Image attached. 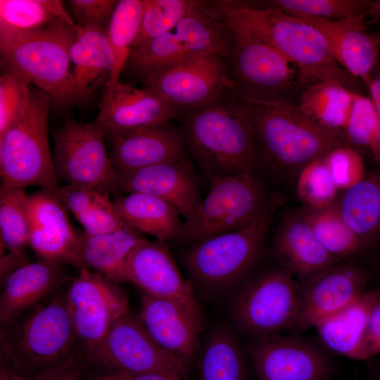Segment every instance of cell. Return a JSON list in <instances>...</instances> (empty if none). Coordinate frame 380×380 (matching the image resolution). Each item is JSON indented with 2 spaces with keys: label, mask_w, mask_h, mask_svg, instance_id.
I'll return each instance as SVG.
<instances>
[{
  "label": "cell",
  "mask_w": 380,
  "mask_h": 380,
  "mask_svg": "<svg viewBox=\"0 0 380 380\" xmlns=\"http://www.w3.org/2000/svg\"><path fill=\"white\" fill-rule=\"evenodd\" d=\"M229 29L231 40L227 58L235 89L289 97L296 84H300L296 67L267 43Z\"/></svg>",
  "instance_id": "cell-14"
},
{
  "label": "cell",
  "mask_w": 380,
  "mask_h": 380,
  "mask_svg": "<svg viewBox=\"0 0 380 380\" xmlns=\"http://www.w3.org/2000/svg\"><path fill=\"white\" fill-rule=\"evenodd\" d=\"M224 23L232 30L272 46L297 68L299 83L307 87L330 81L360 94L359 79L334 59L322 34L291 14L270 8L255 7L245 1H212Z\"/></svg>",
  "instance_id": "cell-2"
},
{
  "label": "cell",
  "mask_w": 380,
  "mask_h": 380,
  "mask_svg": "<svg viewBox=\"0 0 380 380\" xmlns=\"http://www.w3.org/2000/svg\"><path fill=\"white\" fill-rule=\"evenodd\" d=\"M141 193L172 205L184 220L202 199L194 165L189 157L135 170L118 172L115 196Z\"/></svg>",
  "instance_id": "cell-21"
},
{
  "label": "cell",
  "mask_w": 380,
  "mask_h": 380,
  "mask_svg": "<svg viewBox=\"0 0 380 380\" xmlns=\"http://www.w3.org/2000/svg\"><path fill=\"white\" fill-rule=\"evenodd\" d=\"M50 97L37 87L7 128L0 134L1 186L59 188L48 137Z\"/></svg>",
  "instance_id": "cell-7"
},
{
  "label": "cell",
  "mask_w": 380,
  "mask_h": 380,
  "mask_svg": "<svg viewBox=\"0 0 380 380\" xmlns=\"http://www.w3.org/2000/svg\"><path fill=\"white\" fill-rule=\"evenodd\" d=\"M272 192L262 214L251 224L192 244L182 257L194 286L205 293L224 292L239 284L257 262L277 210L284 203Z\"/></svg>",
  "instance_id": "cell-6"
},
{
  "label": "cell",
  "mask_w": 380,
  "mask_h": 380,
  "mask_svg": "<svg viewBox=\"0 0 380 380\" xmlns=\"http://www.w3.org/2000/svg\"><path fill=\"white\" fill-rule=\"evenodd\" d=\"M52 137L58 179L115 195L118 172L107 151L105 130L96 120L84 123L69 119Z\"/></svg>",
  "instance_id": "cell-12"
},
{
  "label": "cell",
  "mask_w": 380,
  "mask_h": 380,
  "mask_svg": "<svg viewBox=\"0 0 380 380\" xmlns=\"http://www.w3.org/2000/svg\"><path fill=\"white\" fill-rule=\"evenodd\" d=\"M325 162L338 190H346L363 179L361 156L350 146L339 147L326 156Z\"/></svg>",
  "instance_id": "cell-43"
},
{
  "label": "cell",
  "mask_w": 380,
  "mask_h": 380,
  "mask_svg": "<svg viewBox=\"0 0 380 380\" xmlns=\"http://www.w3.org/2000/svg\"><path fill=\"white\" fill-rule=\"evenodd\" d=\"M30 215L28 195L23 188H0L1 248L23 258L29 244Z\"/></svg>",
  "instance_id": "cell-37"
},
{
  "label": "cell",
  "mask_w": 380,
  "mask_h": 380,
  "mask_svg": "<svg viewBox=\"0 0 380 380\" xmlns=\"http://www.w3.org/2000/svg\"><path fill=\"white\" fill-rule=\"evenodd\" d=\"M372 380H379V379H372Z\"/></svg>",
  "instance_id": "cell-56"
},
{
  "label": "cell",
  "mask_w": 380,
  "mask_h": 380,
  "mask_svg": "<svg viewBox=\"0 0 380 380\" xmlns=\"http://www.w3.org/2000/svg\"><path fill=\"white\" fill-rule=\"evenodd\" d=\"M113 202L123 222L141 234L164 241L179 239L183 224L180 215L165 201L129 193L117 195Z\"/></svg>",
  "instance_id": "cell-30"
},
{
  "label": "cell",
  "mask_w": 380,
  "mask_h": 380,
  "mask_svg": "<svg viewBox=\"0 0 380 380\" xmlns=\"http://www.w3.org/2000/svg\"><path fill=\"white\" fill-rule=\"evenodd\" d=\"M76 25L61 0H0V28L19 31Z\"/></svg>",
  "instance_id": "cell-35"
},
{
  "label": "cell",
  "mask_w": 380,
  "mask_h": 380,
  "mask_svg": "<svg viewBox=\"0 0 380 380\" xmlns=\"http://www.w3.org/2000/svg\"><path fill=\"white\" fill-rule=\"evenodd\" d=\"M298 209L319 243L334 256L342 260L363 250L358 236L341 215L336 201L325 208H312L303 205Z\"/></svg>",
  "instance_id": "cell-34"
},
{
  "label": "cell",
  "mask_w": 380,
  "mask_h": 380,
  "mask_svg": "<svg viewBox=\"0 0 380 380\" xmlns=\"http://www.w3.org/2000/svg\"><path fill=\"white\" fill-rule=\"evenodd\" d=\"M372 18V23H377L380 26V0H372L368 16Z\"/></svg>",
  "instance_id": "cell-53"
},
{
  "label": "cell",
  "mask_w": 380,
  "mask_h": 380,
  "mask_svg": "<svg viewBox=\"0 0 380 380\" xmlns=\"http://www.w3.org/2000/svg\"><path fill=\"white\" fill-rule=\"evenodd\" d=\"M118 172L171 163L188 157L181 127L170 122L127 131L105 132Z\"/></svg>",
  "instance_id": "cell-20"
},
{
  "label": "cell",
  "mask_w": 380,
  "mask_h": 380,
  "mask_svg": "<svg viewBox=\"0 0 380 380\" xmlns=\"http://www.w3.org/2000/svg\"><path fill=\"white\" fill-rule=\"evenodd\" d=\"M379 124L378 111L374 101L362 94H355L345 129L348 146L352 143L372 148Z\"/></svg>",
  "instance_id": "cell-41"
},
{
  "label": "cell",
  "mask_w": 380,
  "mask_h": 380,
  "mask_svg": "<svg viewBox=\"0 0 380 380\" xmlns=\"http://www.w3.org/2000/svg\"><path fill=\"white\" fill-rule=\"evenodd\" d=\"M298 308V282L281 266L247 281L234 298L231 314L238 329L255 340L292 328Z\"/></svg>",
  "instance_id": "cell-10"
},
{
  "label": "cell",
  "mask_w": 380,
  "mask_h": 380,
  "mask_svg": "<svg viewBox=\"0 0 380 380\" xmlns=\"http://www.w3.org/2000/svg\"><path fill=\"white\" fill-rule=\"evenodd\" d=\"M248 352L258 380H329L332 373L327 355L302 338L255 339Z\"/></svg>",
  "instance_id": "cell-17"
},
{
  "label": "cell",
  "mask_w": 380,
  "mask_h": 380,
  "mask_svg": "<svg viewBox=\"0 0 380 380\" xmlns=\"http://www.w3.org/2000/svg\"><path fill=\"white\" fill-rule=\"evenodd\" d=\"M273 247L281 266L300 279L341 261L319 243L298 208L282 217L277 228Z\"/></svg>",
  "instance_id": "cell-25"
},
{
  "label": "cell",
  "mask_w": 380,
  "mask_h": 380,
  "mask_svg": "<svg viewBox=\"0 0 380 380\" xmlns=\"http://www.w3.org/2000/svg\"><path fill=\"white\" fill-rule=\"evenodd\" d=\"M364 346L368 359L380 353V298L371 313Z\"/></svg>",
  "instance_id": "cell-48"
},
{
  "label": "cell",
  "mask_w": 380,
  "mask_h": 380,
  "mask_svg": "<svg viewBox=\"0 0 380 380\" xmlns=\"http://www.w3.org/2000/svg\"><path fill=\"white\" fill-rule=\"evenodd\" d=\"M69 56L74 82V104L90 99L110 80L113 53L106 31L83 28L76 24Z\"/></svg>",
  "instance_id": "cell-27"
},
{
  "label": "cell",
  "mask_w": 380,
  "mask_h": 380,
  "mask_svg": "<svg viewBox=\"0 0 380 380\" xmlns=\"http://www.w3.org/2000/svg\"><path fill=\"white\" fill-rule=\"evenodd\" d=\"M83 357L74 358L33 376L32 380H81L86 369Z\"/></svg>",
  "instance_id": "cell-47"
},
{
  "label": "cell",
  "mask_w": 380,
  "mask_h": 380,
  "mask_svg": "<svg viewBox=\"0 0 380 380\" xmlns=\"http://www.w3.org/2000/svg\"><path fill=\"white\" fill-rule=\"evenodd\" d=\"M293 15L317 30L338 64L353 76L367 82L380 56V34L367 32V15L338 20Z\"/></svg>",
  "instance_id": "cell-24"
},
{
  "label": "cell",
  "mask_w": 380,
  "mask_h": 380,
  "mask_svg": "<svg viewBox=\"0 0 380 380\" xmlns=\"http://www.w3.org/2000/svg\"><path fill=\"white\" fill-rule=\"evenodd\" d=\"M78 234L83 267L114 282H125V261L145 239L144 234L127 224L111 233L92 235L78 230Z\"/></svg>",
  "instance_id": "cell-29"
},
{
  "label": "cell",
  "mask_w": 380,
  "mask_h": 380,
  "mask_svg": "<svg viewBox=\"0 0 380 380\" xmlns=\"http://www.w3.org/2000/svg\"><path fill=\"white\" fill-rule=\"evenodd\" d=\"M210 184L207 196L183 222L179 240L184 243L194 244L251 224L272 196L255 172L212 179Z\"/></svg>",
  "instance_id": "cell-9"
},
{
  "label": "cell",
  "mask_w": 380,
  "mask_h": 380,
  "mask_svg": "<svg viewBox=\"0 0 380 380\" xmlns=\"http://www.w3.org/2000/svg\"><path fill=\"white\" fill-rule=\"evenodd\" d=\"M66 296L84 355L103 341L114 322L129 310L127 296L118 283L84 267L71 283Z\"/></svg>",
  "instance_id": "cell-15"
},
{
  "label": "cell",
  "mask_w": 380,
  "mask_h": 380,
  "mask_svg": "<svg viewBox=\"0 0 380 380\" xmlns=\"http://www.w3.org/2000/svg\"><path fill=\"white\" fill-rule=\"evenodd\" d=\"M336 205L365 248L380 233V175L363 178L343 191Z\"/></svg>",
  "instance_id": "cell-31"
},
{
  "label": "cell",
  "mask_w": 380,
  "mask_h": 380,
  "mask_svg": "<svg viewBox=\"0 0 380 380\" xmlns=\"http://www.w3.org/2000/svg\"><path fill=\"white\" fill-rule=\"evenodd\" d=\"M30 237L28 246L39 261L62 266L83 267L78 230L71 224L55 192L39 189L28 196Z\"/></svg>",
  "instance_id": "cell-19"
},
{
  "label": "cell",
  "mask_w": 380,
  "mask_h": 380,
  "mask_svg": "<svg viewBox=\"0 0 380 380\" xmlns=\"http://www.w3.org/2000/svg\"><path fill=\"white\" fill-rule=\"evenodd\" d=\"M65 278L62 266L42 261L25 263L4 280L0 321H11L53 295Z\"/></svg>",
  "instance_id": "cell-26"
},
{
  "label": "cell",
  "mask_w": 380,
  "mask_h": 380,
  "mask_svg": "<svg viewBox=\"0 0 380 380\" xmlns=\"http://www.w3.org/2000/svg\"><path fill=\"white\" fill-rule=\"evenodd\" d=\"M143 9L144 0L118 1L106 31L113 58L107 84L120 80V77L139 31Z\"/></svg>",
  "instance_id": "cell-36"
},
{
  "label": "cell",
  "mask_w": 380,
  "mask_h": 380,
  "mask_svg": "<svg viewBox=\"0 0 380 380\" xmlns=\"http://www.w3.org/2000/svg\"><path fill=\"white\" fill-rule=\"evenodd\" d=\"M122 380H186V378L170 372H153L138 374H113Z\"/></svg>",
  "instance_id": "cell-49"
},
{
  "label": "cell",
  "mask_w": 380,
  "mask_h": 380,
  "mask_svg": "<svg viewBox=\"0 0 380 380\" xmlns=\"http://www.w3.org/2000/svg\"><path fill=\"white\" fill-rule=\"evenodd\" d=\"M75 217L84 228V232L92 235L111 233L127 224L120 218L107 193L103 194L88 210Z\"/></svg>",
  "instance_id": "cell-44"
},
{
  "label": "cell",
  "mask_w": 380,
  "mask_h": 380,
  "mask_svg": "<svg viewBox=\"0 0 380 380\" xmlns=\"http://www.w3.org/2000/svg\"><path fill=\"white\" fill-rule=\"evenodd\" d=\"M197 380H245V362L239 342L227 326L216 327L198 360Z\"/></svg>",
  "instance_id": "cell-32"
},
{
  "label": "cell",
  "mask_w": 380,
  "mask_h": 380,
  "mask_svg": "<svg viewBox=\"0 0 380 380\" xmlns=\"http://www.w3.org/2000/svg\"><path fill=\"white\" fill-rule=\"evenodd\" d=\"M375 104L378 111L379 124L376 136L371 148L377 160L380 162V103H375Z\"/></svg>",
  "instance_id": "cell-54"
},
{
  "label": "cell",
  "mask_w": 380,
  "mask_h": 380,
  "mask_svg": "<svg viewBox=\"0 0 380 380\" xmlns=\"http://www.w3.org/2000/svg\"><path fill=\"white\" fill-rule=\"evenodd\" d=\"M231 30L212 1L197 5L166 33L134 48L123 71L144 82L153 75L195 57L227 53Z\"/></svg>",
  "instance_id": "cell-8"
},
{
  "label": "cell",
  "mask_w": 380,
  "mask_h": 380,
  "mask_svg": "<svg viewBox=\"0 0 380 380\" xmlns=\"http://www.w3.org/2000/svg\"><path fill=\"white\" fill-rule=\"evenodd\" d=\"M355 94L338 83L319 82L305 89L298 104L320 125L345 133Z\"/></svg>",
  "instance_id": "cell-33"
},
{
  "label": "cell",
  "mask_w": 380,
  "mask_h": 380,
  "mask_svg": "<svg viewBox=\"0 0 380 380\" xmlns=\"http://www.w3.org/2000/svg\"><path fill=\"white\" fill-rule=\"evenodd\" d=\"M371 92L372 99L376 103H380V56L378 63L369 75L367 82Z\"/></svg>",
  "instance_id": "cell-50"
},
{
  "label": "cell",
  "mask_w": 380,
  "mask_h": 380,
  "mask_svg": "<svg viewBox=\"0 0 380 380\" xmlns=\"http://www.w3.org/2000/svg\"><path fill=\"white\" fill-rule=\"evenodd\" d=\"M84 357L66 292L53 295L18 317L1 323V367L33 376L68 360Z\"/></svg>",
  "instance_id": "cell-3"
},
{
  "label": "cell",
  "mask_w": 380,
  "mask_h": 380,
  "mask_svg": "<svg viewBox=\"0 0 380 380\" xmlns=\"http://www.w3.org/2000/svg\"><path fill=\"white\" fill-rule=\"evenodd\" d=\"M81 380H122L115 374L94 369H86Z\"/></svg>",
  "instance_id": "cell-51"
},
{
  "label": "cell",
  "mask_w": 380,
  "mask_h": 380,
  "mask_svg": "<svg viewBox=\"0 0 380 380\" xmlns=\"http://www.w3.org/2000/svg\"><path fill=\"white\" fill-rule=\"evenodd\" d=\"M139 319L163 349L190 363L196 357L203 315L177 302L143 293Z\"/></svg>",
  "instance_id": "cell-23"
},
{
  "label": "cell",
  "mask_w": 380,
  "mask_h": 380,
  "mask_svg": "<svg viewBox=\"0 0 380 380\" xmlns=\"http://www.w3.org/2000/svg\"><path fill=\"white\" fill-rule=\"evenodd\" d=\"M380 290L365 291L346 307L319 322L316 328L321 341L331 351L348 358L368 360L365 337Z\"/></svg>",
  "instance_id": "cell-28"
},
{
  "label": "cell",
  "mask_w": 380,
  "mask_h": 380,
  "mask_svg": "<svg viewBox=\"0 0 380 380\" xmlns=\"http://www.w3.org/2000/svg\"><path fill=\"white\" fill-rule=\"evenodd\" d=\"M232 98L254 136L261 165L291 182L315 160L348 146L345 133L324 127L289 97L235 89Z\"/></svg>",
  "instance_id": "cell-1"
},
{
  "label": "cell",
  "mask_w": 380,
  "mask_h": 380,
  "mask_svg": "<svg viewBox=\"0 0 380 380\" xmlns=\"http://www.w3.org/2000/svg\"><path fill=\"white\" fill-rule=\"evenodd\" d=\"M181 115L225 98L235 89L227 53L213 52L164 70L144 82Z\"/></svg>",
  "instance_id": "cell-13"
},
{
  "label": "cell",
  "mask_w": 380,
  "mask_h": 380,
  "mask_svg": "<svg viewBox=\"0 0 380 380\" xmlns=\"http://www.w3.org/2000/svg\"><path fill=\"white\" fill-rule=\"evenodd\" d=\"M186 146L209 181L262 167L252 130L232 98L182 113Z\"/></svg>",
  "instance_id": "cell-4"
},
{
  "label": "cell",
  "mask_w": 380,
  "mask_h": 380,
  "mask_svg": "<svg viewBox=\"0 0 380 380\" xmlns=\"http://www.w3.org/2000/svg\"><path fill=\"white\" fill-rule=\"evenodd\" d=\"M76 25L19 31L0 28L1 61L6 70L46 93L58 107L74 104L69 51Z\"/></svg>",
  "instance_id": "cell-5"
},
{
  "label": "cell",
  "mask_w": 380,
  "mask_h": 380,
  "mask_svg": "<svg viewBox=\"0 0 380 380\" xmlns=\"http://www.w3.org/2000/svg\"><path fill=\"white\" fill-rule=\"evenodd\" d=\"M96 121L105 132L127 131L180 119L182 115L153 89L120 80L104 87Z\"/></svg>",
  "instance_id": "cell-22"
},
{
  "label": "cell",
  "mask_w": 380,
  "mask_h": 380,
  "mask_svg": "<svg viewBox=\"0 0 380 380\" xmlns=\"http://www.w3.org/2000/svg\"><path fill=\"white\" fill-rule=\"evenodd\" d=\"M83 362L85 369L110 374L170 372L185 378L189 365L160 347L139 316L129 310L114 322L103 341L84 355Z\"/></svg>",
  "instance_id": "cell-11"
},
{
  "label": "cell",
  "mask_w": 380,
  "mask_h": 380,
  "mask_svg": "<svg viewBox=\"0 0 380 380\" xmlns=\"http://www.w3.org/2000/svg\"><path fill=\"white\" fill-rule=\"evenodd\" d=\"M32 377L0 366V380H32Z\"/></svg>",
  "instance_id": "cell-52"
},
{
  "label": "cell",
  "mask_w": 380,
  "mask_h": 380,
  "mask_svg": "<svg viewBox=\"0 0 380 380\" xmlns=\"http://www.w3.org/2000/svg\"><path fill=\"white\" fill-rule=\"evenodd\" d=\"M375 378L379 379L380 378V361L378 362L376 369H375Z\"/></svg>",
  "instance_id": "cell-55"
},
{
  "label": "cell",
  "mask_w": 380,
  "mask_h": 380,
  "mask_svg": "<svg viewBox=\"0 0 380 380\" xmlns=\"http://www.w3.org/2000/svg\"><path fill=\"white\" fill-rule=\"evenodd\" d=\"M367 282L366 272L349 262H339L300 279L298 314L291 329L302 332L315 327L364 293Z\"/></svg>",
  "instance_id": "cell-16"
},
{
  "label": "cell",
  "mask_w": 380,
  "mask_h": 380,
  "mask_svg": "<svg viewBox=\"0 0 380 380\" xmlns=\"http://www.w3.org/2000/svg\"><path fill=\"white\" fill-rule=\"evenodd\" d=\"M245 2L253 6L274 8L292 15L338 20L368 16L372 0H265Z\"/></svg>",
  "instance_id": "cell-38"
},
{
  "label": "cell",
  "mask_w": 380,
  "mask_h": 380,
  "mask_svg": "<svg viewBox=\"0 0 380 380\" xmlns=\"http://www.w3.org/2000/svg\"><path fill=\"white\" fill-rule=\"evenodd\" d=\"M125 281L144 294L181 303L203 315L192 282L178 268L166 241L146 238L129 253L125 264Z\"/></svg>",
  "instance_id": "cell-18"
},
{
  "label": "cell",
  "mask_w": 380,
  "mask_h": 380,
  "mask_svg": "<svg viewBox=\"0 0 380 380\" xmlns=\"http://www.w3.org/2000/svg\"><path fill=\"white\" fill-rule=\"evenodd\" d=\"M117 3L116 0L68 1L78 26L102 31H107Z\"/></svg>",
  "instance_id": "cell-45"
},
{
  "label": "cell",
  "mask_w": 380,
  "mask_h": 380,
  "mask_svg": "<svg viewBox=\"0 0 380 380\" xmlns=\"http://www.w3.org/2000/svg\"><path fill=\"white\" fill-rule=\"evenodd\" d=\"M55 193L67 211L75 217L88 210L106 194L68 184L60 186Z\"/></svg>",
  "instance_id": "cell-46"
},
{
  "label": "cell",
  "mask_w": 380,
  "mask_h": 380,
  "mask_svg": "<svg viewBox=\"0 0 380 380\" xmlns=\"http://www.w3.org/2000/svg\"><path fill=\"white\" fill-rule=\"evenodd\" d=\"M30 82L8 70L0 77V134L27 103L32 92Z\"/></svg>",
  "instance_id": "cell-42"
},
{
  "label": "cell",
  "mask_w": 380,
  "mask_h": 380,
  "mask_svg": "<svg viewBox=\"0 0 380 380\" xmlns=\"http://www.w3.org/2000/svg\"><path fill=\"white\" fill-rule=\"evenodd\" d=\"M297 196L304 205L312 208L329 206L337 200L338 191L324 157L308 165L298 175Z\"/></svg>",
  "instance_id": "cell-40"
},
{
  "label": "cell",
  "mask_w": 380,
  "mask_h": 380,
  "mask_svg": "<svg viewBox=\"0 0 380 380\" xmlns=\"http://www.w3.org/2000/svg\"><path fill=\"white\" fill-rule=\"evenodd\" d=\"M197 0H144L136 48L168 32L194 8Z\"/></svg>",
  "instance_id": "cell-39"
}]
</instances>
